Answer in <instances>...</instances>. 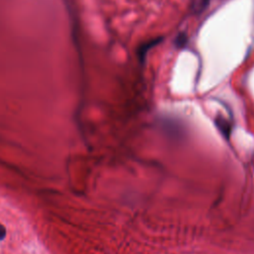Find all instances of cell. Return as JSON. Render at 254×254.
Returning a JSON list of instances; mask_svg holds the SVG:
<instances>
[{
  "instance_id": "1",
  "label": "cell",
  "mask_w": 254,
  "mask_h": 254,
  "mask_svg": "<svg viewBox=\"0 0 254 254\" xmlns=\"http://www.w3.org/2000/svg\"><path fill=\"white\" fill-rule=\"evenodd\" d=\"M163 41V38L162 37H158V38H155V39H152V40H149L145 43H143L139 49H138V56H139V59L141 62H143L146 58V55L148 54V52L153 49L155 46L159 45L161 42Z\"/></svg>"
},
{
  "instance_id": "2",
  "label": "cell",
  "mask_w": 254,
  "mask_h": 254,
  "mask_svg": "<svg viewBox=\"0 0 254 254\" xmlns=\"http://www.w3.org/2000/svg\"><path fill=\"white\" fill-rule=\"evenodd\" d=\"M214 124L216 126V128L218 129V131L220 132V134L225 138V139H229L230 134H231V130L232 127L230 125V123L222 116L218 115L215 120H214Z\"/></svg>"
},
{
  "instance_id": "3",
  "label": "cell",
  "mask_w": 254,
  "mask_h": 254,
  "mask_svg": "<svg viewBox=\"0 0 254 254\" xmlns=\"http://www.w3.org/2000/svg\"><path fill=\"white\" fill-rule=\"evenodd\" d=\"M188 43V36L186 33L182 32V33H179L174 41V44L177 48H184Z\"/></svg>"
},
{
  "instance_id": "4",
  "label": "cell",
  "mask_w": 254,
  "mask_h": 254,
  "mask_svg": "<svg viewBox=\"0 0 254 254\" xmlns=\"http://www.w3.org/2000/svg\"><path fill=\"white\" fill-rule=\"evenodd\" d=\"M210 0H197L196 1V11L197 12H202L203 11L209 4Z\"/></svg>"
},
{
  "instance_id": "5",
  "label": "cell",
  "mask_w": 254,
  "mask_h": 254,
  "mask_svg": "<svg viewBox=\"0 0 254 254\" xmlns=\"http://www.w3.org/2000/svg\"><path fill=\"white\" fill-rule=\"evenodd\" d=\"M6 234H7L6 228L0 223V240H3L6 237Z\"/></svg>"
}]
</instances>
